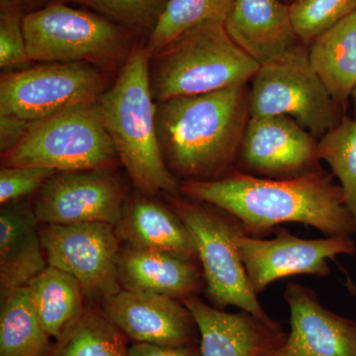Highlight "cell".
<instances>
[{
  "label": "cell",
  "mask_w": 356,
  "mask_h": 356,
  "mask_svg": "<svg viewBox=\"0 0 356 356\" xmlns=\"http://www.w3.org/2000/svg\"><path fill=\"white\" fill-rule=\"evenodd\" d=\"M308 51L316 74L346 112L356 86V11L318 36Z\"/></svg>",
  "instance_id": "cell-21"
},
{
  "label": "cell",
  "mask_w": 356,
  "mask_h": 356,
  "mask_svg": "<svg viewBox=\"0 0 356 356\" xmlns=\"http://www.w3.org/2000/svg\"><path fill=\"white\" fill-rule=\"evenodd\" d=\"M117 273L121 289L156 293L177 300L197 296L205 287L198 257L126 247L120 250Z\"/></svg>",
  "instance_id": "cell-18"
},
{
  "label": "cell",
  "mask_w": 356,
  "mask_h": 356,
  "mask_svg": "<svg viewBox=\"0 0 356 356\" xmlns=\"http://www.w3.org/2000/svg\"><path fill=\"white\" fill-rule=\"evenodd\" d=\"M290 312L284 343L262 356H356V322L330 311L311 288L288 282Z\"/></svg>",
  "instance_id": "cell-15"
},
{
  "label": "cell",
  "mask_w": 356,
  "mask_h": 356,
  "mask_svg": "<svg viewBox=\"0 0 356 356\" xmlns=\"http://www.w3.org/2000/svg\"><path fill=\"white\" fill-rule=\"evenodd\" d=\"M273 238H255L248 234L236 238L238 252L250 285L259 295L274 281L307 274L325 278L331 274L327 261L339 255L355 257L353 236H325L306 240L284 228H275Z\"/></svg>",
  "instance_id": "cell-11"
},
{
  "label": "cell",
  "mask_w": 356,
  "mask_h": 356,
  "mask_svg": "<svg viewBox=\"0 0 356 356\" xmlns=\"http://www.w3.org/2000/svg\"><path fill=\"white\" fill-rule=\"evenodd\" d=\"M51 2L89 7L103 17L132 32L137 38L147 39L170 0H53Z\"/></svg>",
  "instance_id": "cell-27"
},
{
  "label": "cell",
  "mask_w": 356,
  "mask_h": 356,
  "mask_svg": "<svg viewBox=\"0 0 356 356\" xmlns=\"http://www.w3.org/2000/svg\"><path fill=\"white\" fill-rule=\"evenodd\" d=\"M250 117H291L318 140L346 115L309 60L308 48L261 65L250 83Z\"/></svg>",
  "instance_id": "cell-8"
},
{
  "label": "cell",
  "mask_w": 356,
  "mask_h": 356,
  "mask_svg": "<svg viewBox=\"0 0 356 356\" xmlns=\"http://www.w3.org/2000/svg\"><path fill=\"white\" fill-rule=\"evenodd\" d=\"M36 121L10 115H0V152L1 154L15 147L29 133Z\"/></svg>",
  "instance_id": "cell-31"
},
{
  "label": "cell",
  "mask_w": 356,
  "mask_h": 356,
  "mask_svg": "<svg viewBox=\"0 0 356 356\" xmlns=\"http://www.w3.org/2000/svg\"><path fill=\"white\" fill-rule=\"evenodd\" d=\"M124 206V188L110 170L58 172L36 193L32 206L47 225L106 222L116 226Z\"/></svg>",
  "instance_id": "cell-13"
},
{
  "label": "cell",
  "mask_w": 356,
  "mask_h": 356,
  "mask_svg": "<svg viewBox=\"0 0 356 356\" xmlns=\"http://www.w3.org/2000/svg\"><path fill=\"white\" fill-rule=\"evenodd\" d=\"M180 193L231 213L255 238L273 234L285 222L313 227L325 236H355V219L344 204L343 189L325 168L290 179L235 170L213 181H181Z\"/></svg>",
  "instance_id": "cell-1"
},
{
  "label": "cell",
  "mask_w": 356,
  "mask_h": 356,
  "mask_svg": "<svg viewBox=\"0 0 356 356\" xmlns=\"http://www.w3.org/2000/svg\"><path fill=\"white\" fill-rule=\"evenodd\" d=\"M295 32L307 48L356 11V0H295L289 4Z\"/></svg>",
  "instance_id": "cell-28"
},
{
  "label": "cell",
  "mask_w": 356,
  "mask_h": 356,
  "mask_svg": "<svg viewBox=\"0 0 356 356\" xmlns=\"http://www.w3.org/2000/svg\"><path fill=\"white\" fill-rule=\"evenodd\" d=\"M56 172L38 166H3L0 170V203L6 205L37 193Z\"/></svg>",
  "instance_id": "cell-29"
},
{
  "label": "cell",
  "mask_w": 356,
  "mask_h": 356,
  "mask_svg": "<svg viewBox=\"0 0 356 356\" xmlns=\"http://www.w3.org/2000/svg\"><path fill=\"white\" fill-rule=\"evenodd\" d=\"M108 83L106 70L86 63L47 64L6 72L0 79V115L43 120L98 102Z\"/></svg>",
  "instance_id": "cell-9"
},
{
  "label": "cell",
  "mask_w": 356,
  "mask_h": 356,
  "mask_svg": "<svg viewBox=\"0 0 356 356\" xmlns=\"http://www.w3.org/2000/svg\"><path fill=\"white\" fill-rule=\"evenodd\" d=\"M168 196L170 207L184 222L195 243L211 303L222 310L236 307L266 324L280 325L262 308L248 280L236 245V238L248 234L242 222L212 204L184 195Z\"/></svg>",
  "instance_id": "cell-6"
},
{
  "label": "cell",
  "mask_w": 356,
  "mask_h": 356,
  "mask_svg": "<svg viewBox=\"0 0 356 356\" xmlns=\"http://www.w3.org/2000/svg\"><path fill=\"white\" fill-rule=\"evenodd\" d=\"M322 161L331 168L343 189V200L350 211L356 227V120L343 117L336 127L318 140ZM356 240V232H355Z\"/></svg>",
  "instance_id": "cell-26"
},
{
  "label": "cell",
  "mask_w": 356,
  "mask_h": 356,
  "mask_svg": "<svg viewBox=\"0 0 356 356\" xmlns=\"http://www.w3.org/2000/svg\"><path fill=\"white\" fill-rule=\"evenodd\" d=\"M235 0H170L158 24L146 40L154 56L178 37L199 26L225 24Z\"/></svg>",
  "instance_id": "cell-25"
},
{
  "label": "cell",
  "mask_w": 356,
  "mask_h": 356,
  "mask_svg": "<svg viewBox=\"0 0 356 356\" xmlns=\"http://www.w3.org/2000/svg\"><path fill=\"white\" fill-rule=\"evenodd\" d=\"M53 0H24L25 14L41 8L47 4L51 3Z\"/></svg>",
  "instance_id": "cell-33"
},
{
  "label": "cell",
  "mask_w": 356,
  "mask_h": 356,
  "mask_svg": "<svg viewBox=\"0 0 356 356\" xmlns=\"http://www.w3.org/2000/svg\"><path fill=\"white\" fill-rule=\"evenodd\" d=\"M32 206L3 205L0 212V285L1 290L26 286L46 268L38 222Z\"/></svg>",
  "instance_id": "cell-19"
},
{
  "label": "cell",
  "mask_w": 356,
  "mask_h": 356,
  "mask_svg": "<svg viewBox=\"0 0 356 356\" xmlns=\"http://www.w3.org/2000/svg\"><path fill=\"white\" fill-rule=\"evenodd\" d=\"M27 286L44 329L55 341L76 324L86 311L81 283L56 267L47 266Z\"/></svg>",
  "instance_id": "cell-22"
},
{
  "label": "cell",
  "mask_w": 356,
  "mask_h": 356,
  "mask_svg": "<svg viewBox=\"0 0 356 356\" xmlns=\"http://www.w3.org/2000/svg\"><path fill=\"white\" fill-rule=\"evenodd\" d=\"M117 159L98 102L35 122L21 142L1 154L3 166H38L57 172L110 170Z\"/></svg>",
  "instance_id": "cell-7"
},
{
  "label": "cell",
  "mask_w": 356,
  "mask_h": 356,
  "mask_svg": "<svg viewBox=\"0 0 356 356\" xmlns=\"http://www.w3.org/2000/svg\"><path fill=\"white\" fill-rule=\"evenodd\" d=\"M129 356H202L199 346H159V344L133 343L129 348Z\"/></svg>",
  "instance_id": "cell-32"
},
{
  "label": "cell",
  "mask_w": 356,
  "mask_h": 356,
  "mask_svg": "<svg viewBox=\"0 0 356 356\" xmlns=\"http://www.w3.org/2000/svg\"><path fill=\"white\" fill-rule=\"evenodd\" d=\"M250 84L156 102V129L168 170L182 181L233 172L250 120Z\"/></svg>",
  "instance_id": "cell-2"
},
{
  "label": "cell",
  "mask_w": 356,
  "mask_h": 356,
  "mask_svg": "<svg viewBox=\"0 0 356 356\" xmlns=\"http://www.w3.org/2000/svg\"><path fill=\"white\" fill-rule=\"evenodd\" d=\"M351 100H353V118L356 120V86L353 89V95H351Z\"/></svg>",
  "instance_id": "cell-34"
},
{
  "label": "cell",
  "mask_w": 356,
  "mask_h": 356,
  "mask_svg": "<svg viewBox=\"0 0 356 356\" xmlns=\"http://www.w3.org/2000/svg\"><path fill=\"white\" fill-rule=\"evenodd\" d=\"M40 235L48 266L76 278L84 294L103 301L120 291L117 273L120 238L113 225L46 224Z\"/></svg>",
  "instance_id": "cell-10"
},
{
  "label": "cell",
  "mask_w": 356,
  "mask_h": 356,
  "mask_svg": "<svg viewBox=\"0 0 356 356\" xmlns=\"http://www.w3.org/2000/svg\"><path fill=\"white\" fill-rule=\"evenodd\" d=\"M50 339L27 285L1 290L0 356H46L51 346Z\"/></svg>",
  "instance_id": "cell-23"
},
{
  "label": "cell",
  "mask_w": 356,
  "mask_h": 356,
  "mask_svg": "<svg viewBox=\"0 0 356 356\" xmlns=\"http://www.w3.org/2000/svg\"><path fill=\"white\" fill-rule=\"evenodd\" d=\"M318 139L291 117H250L236 170L254 177L290 179L318 172Z\"/></svg>",
  "instance_id": "cell-12"
},
{
  "label": "cell",
  "mask_w": 356,
  "mask_h": 356,
  "mask_svg": "<svg viewBox=\"0 0 356 356\" xmlns=\"http://www.w3.org/2000/svg\"><path fill=\"white\" fill-rule=\"evenodd\" d=\"M283 1H284L285 3L291 4L293 1H295V0H283Z\"/></svg>",
  "instance_id": "cell-35"
},
{
  "label": "cell",
  "mask_w": 356,
  "mask_h": 356,
  "mask_svg": "<svg viewBox=\"0 0 356 356\" xmlns=\"http://www.w3.org/2000/svg\"><path fill=\"white\" fill-rule=\"evenodd\" d=\"M24 13H0V67H15L31 62L28 55L22 19Z\"/></svg>",
  "instance_id": "cell-30"
},
{
  "label": "cell",
  "mask_w": 356,
  "mask_h": 356,
  "mask_svg": "<svg viewBox=\"0 0 356 356\" xmlns=\"http://www.w3.org/2000/svg\"><path fill=\"white\" fill-rule=\"evenodd\" d=\"M115 231L127 247L197 257L195 243L184 222L170 206L153 199L137 197L125 204Z\"/></svg>",
  "instance_id": "cell-20"
},
{
  "label": "cell",
  "mask_w": 356,
  "mask_h": 356,
  "mask_svg": "<svg viewBox=\"0 0 356 356\" xmlns=\"http://www.w3.org/2000/svg\"><path fill=\"white\" fill-rule=\"evenodd\" d=\"M102 313L134 343L200 344L191 312L184 302L165 295L121 289L103 300Z\"/></svg>",
  "instance_id": "cell-14"
},
{
  "label": "cell",
  "mask_w": 356,
  "mask_h": 356,
  "mask_svg": "<svg viewBox=\"0 0 356 356\" xmlns=\"http://www.w3.org/2000/svg\"><path fill=\"white\" fill-rule=\"evenodd\" d=\"M22 26L31 62L86 63L106 72L123 67L137 38L99 14L64 2L24 14Z\"/></svg>",
  "instance_id": "cell-5"
},
{
  "label": "cell",
  "mask_w": 356,
  "mask_h": 356,
  "mask_svg": "<svg viewBox=\"0 0 356 356\" xmlns=\"http://www.w3.org/2000/svg\"><path fill=\"white\" fill-rule=\"evenodd\" d=\"M126 337L102 311L86 309L46 356H129Z\"/></svg>",
  "instance_id": "cell-24"
},
{
  "label": "cell",
  "mask_w": 356,
  "mask_h": 356,
  "mask_svg": "<svg viewBox=\"0 0 356 356\" xmlns=\"http://www.w3.org/2000/svg\"><path fill=\"white\" fill-rule=\"evenodd\" d=\"M224 27L261 67L307 48L295 32L289 4L283 0H235Z\"/></svg>",
  "instance_id": "cell-16"
},
{
  "label": "cell",
  "mask_w": 356,
  "mask_h": 356,
  "mask_svg": "<svg viewBox=\"0 0 356 356\" xmlns=\"http://www.w3.org/2000/svg\"><path fill=\"white\" fill-rule=\"evenodd\" d=\"M182 302L197 324L202 356H262L286 339L280 324H266L247 312L228 313L197 296Z\"/></svg>",
  "instance_id": "cell-17"
},
{
  "label": "cell",
  "mask_w": 356,
  "mask_h": 356,
  "mask_svg": "<svg viewBox=\"0 0 356 356\" xmlns=\"http://www.w3.org/2000/svg\"><path fill=\"white\" fill-rule=\"evenodd\" d=\"M149 60L145 44H136L98 105L118 159L133 184L146 196L161 192L178 195L180 182L168 170L159 145Z\"/></svg>",
  "instance_id": "cell-3"
},
{
  "label": "cell",
  "mask_w": 356,
  "mask_h": 356,
  "mask_svg": "<svg viewBox=\"0 0 356 356\" xmlns=\"http://www.w3.org/2000/svg\"><path fill=\"white\" fill-rule=\"evenodd\" d=\"M259 67L224 24L199 26L152 56V95L161 102L248 86Z\"/></svg>",
  "instance_id": "cell-4"
}]
</instances>
